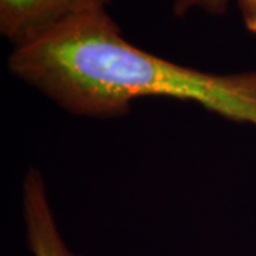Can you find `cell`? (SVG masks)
<instances>
[{"label":"cell","mask_w":256,"mask_h":256,"mask_svg":"<svg viewBox=\"0 0 256 256\" xmlns=\"http://www.w3.org/2000/svg\"><path fill=\"white\" fill-rule=\"evenodd\" d=\"M232 0H174L172 12L176 18H185L194 10H202L210 16H224Z\"/></svg>","instance_id":"obj_4"},{"label":"cell","mask_w":256,"mask_h":256,"mask_svg":"<svg viewBox=\"0 0 256 256\" xmlns=\"http://www.w3.org/2000/svg\"><path fill=\"white\" fill-rule=\"evenodd\" d=\"M245 28L256 34V0H236Z\"/></svg>","instance_id":"obj_5"},{"label":"cell","mask_w":256,"mask_h":256,"mask_svg":"<svg viewBox=\"0 0 256 256\" xmlns=\"http://www.w3.org/2000/svg\"><path fill=\"white\" fill-rule=\"evenodd\" d=\"M9 70L77 117L117 118L134 101L195 102L256 127V70L210 73L148 53L126 40L108 10L70 18L9 56Z\"/></svg>","instance_id":"obj_1"},{"label":"cell","mask_w":256,"mask_h":256,"mask_svg":"<svg viewBox=\"0 0 256 256\" xmlns=\"http://www.w3.org/2000/svg\"><path fill=\"white\" fill-rule=\"evenodd\" d=\"M23 220L33 256H82L70 249L58 229L43 174L28 168L23 181Z\"/></svg>","instance_id":"obj_3"},{"label":"cell","mask_w":256,"mask_h":256,"mask_svg":"<svg viewBox=\"0 0 256 256\" xmlns=\"http://www.w3.org/2000/svg\"><path fill=\"white\" fill-rule=\"evenodd\" d=\"M120 0H0V33L14 47L24 46L70 18L107 10Z\"/></svg>","instance_id":"obj_2"}]
</instances>
